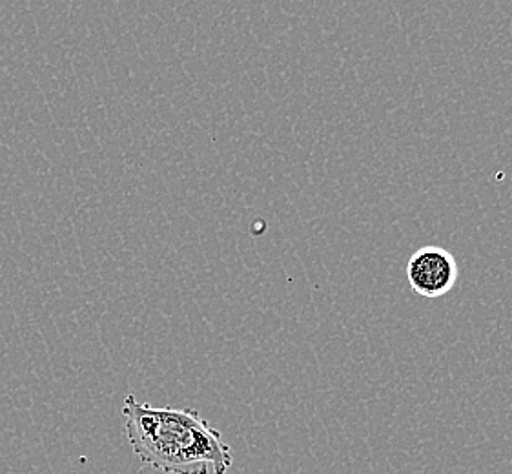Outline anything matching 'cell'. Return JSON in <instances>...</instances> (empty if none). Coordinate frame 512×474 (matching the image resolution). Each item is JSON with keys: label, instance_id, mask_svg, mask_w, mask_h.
Instances as JSON below:
<instances>
[{"label": "cell", "instance_id": "obj_1", "mask_svg": "<svg viewBox=\"0 0 512 474\" xmlns=\"http://www.w3.org/2000/svg\"><path fill=\"white\" fill-rule=\"evenodd\" d=\"M123 418L128 442L144 464L177 474H225L232 465L223 434L195 409L154 407L128 394Z\"/></svg>", "mask_w": 512, "mask_h": 474}, {"label": "cell", "instance_id": "obj_2", "mask_svg": "<svg viewBox=\"0 0 512 474\" xmlns=\"http://www.w3.org/2000/svg\"><path fill=\"white\" fill-rule=\"evenodd\" d=\"M410 289L418 296L438 299L449 294L458 281V265L449 250L423 247L407 263Z\"/></svg>", "mask_w": 512, "mask_h": 474}, {"label": "cell", "instance_id": "obj_3", "mask_svg": "<svg viewBox=\"0 0 512 474\" xmlns=\"http://www.w3.org/2000/svg\"><path fill=\"white\" fill-rule=\"evenodd\" d=\"M139 474H177L172 473V471H164V469H159V467H154V465L144 464L141 469H139Z\"/></svg>", "mask_w": 512, "mask_h": 474}]
</instances>
